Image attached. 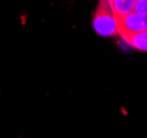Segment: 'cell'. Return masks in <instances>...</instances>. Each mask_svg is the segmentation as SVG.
<instances>
[{
    "label": "cell",
    "instance_id": "5b68a950",
    "mask_svg": "<svg viewBox=\"0 0 147 138\" xmlns=\"http://www.w3.org/2000/svg\"><path fill=\"white\" fill-rule=\"evenodd\" d=\"M133 12L147 17V0H136Z\"/></svg>",
    "mask_w": 147,
    "mask_h": 138
},
{
    "label": "cell",
    "instance_id": "6da1fadb",
    "mask_svg": "<svg viewBox=\"0 0 147 138\" xmlns=\"http://www.w3.org/2000/svg\"><path fill=\"white\" fill-rule=\"evenodd\" d=\"M93 28L101 36L117 34V20L110 0H100L93 17Z\"/></svg>",
    "mask_w": 147,
    "mask_h": 138
},
{
    "label": "cell",
    "instance_id": "3957f363",
    "mask_svg": "<svg viewBox=\"0 0 147 138\" xmlns=\"http://www.w3.org/2000/svg\"><path fill=\"white\" fill-rule=\"evenodd\" d=\"M121 36L126 43H128L132 48L140 50V51L147 52V31L121 34Z\"/></svg>",
    "mask_w": 147,
    "mask_h": 138
},
{
    "label": "cell",
    "instance_id": "277c9868",
    "mask_svg": "<svg viewBox=\"0 0 147 138\" xmlns=\"http://www.w3.org/2000/svg\"><path fill=\"white\" fill-rule=\"evenodd\" d=\"M135 1L136 0H110L111 6L116 15V20L133 12Z\"/></svg>",
    "mask_w": 147,
    "mask_h": 138
},
{
    "label": "cell",
    "instance_id": "7a4b0ae2",
    "mask_svg": "<svg viewBox=\"0 0 147 138\" xmlns=\"http://www.w3.org/2000/svg\"><path fill=\"white\" fill-rule=\"evenodd\" d=\"M147 31V17L131 12L129 15L117 19V34L136 33Z\"/></svg>",
    "mask_w": 147,
    "mask_h": 138
}]
</instances>
